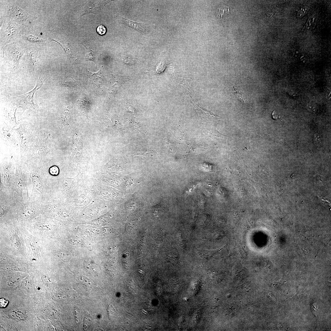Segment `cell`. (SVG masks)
I'll list each match as a JSON object with an SVG mask.
<instances>
[{"label":"cell","instance_id":"1","mask_svg":"<svg viewBox=\"0 0 331 331\" xmlns=\"http://www.w3.org/2000/svg\"><path fill=\"white\" fill-rule=\"evenodd\" d=\"M117 18L119 23L126 25L143 35L149 34L154 31L155 29V26L152 24L138 23L123 17H117Z\"/></svg>","mask_w":331,"mask_h":331},{"label":"cell","instance_id":"2","mask_svg":"<svg viewBox=\"0 0 331 331\" xmlns=\"http://www.w3.org/2000/svg\"><path fill=\"white\" fill-rule=\"evenodd\" d=\"M44 80L42 78H39L35 88L30 92L14 98L18 103L21 104L34 105V96L35 92L43 85Z\"/></svg>","mask_w":331,"mask_h":331},{"label":"cell","instance_id":"3","mask_svg":"<svg viewBox=\"0 0 331 331\" xmlns=\"http://www.w3.org/2000/svg\"><path fill=\"white\" fill-rule=\"evenodd\" d=\"M110 1H91L85 5L82 16L86 14H97Z\"/></svg>","mask_w":331,"mask_h":331},{"label":"cell","instance_id":"4","mask_svg":"<svg viewBox=\"0 0 331 331\" xmlns=\"http://www.w3.org/2000/svg\"><path fill=\"white\" fill-rule=\"evenodd\" d=\"M13 9L12 12L13 17L19 20L24 21L31 17L30 15L17 6L14 7Z\"/></svg>","mask_w":331,"mask_h":331},{"label":"cell","instance_id":"5","mask_svg":"<svg viewBox=\"0 0 331 331\" xmlns=\"http://www.w3.org/2000/svg\"><path fill=\"white\" fill-rule=\"evenodd\" d=\"M230 12L229 7L224 6L218 9L216 12V14L218 17L222 18L223 16L228 15Z\"/></svg>","mask_w":331,"mask_h":331},{"label":"cell","instance_id":"6","mask_svg":"<svg viewBox=\"0 0 331 331\" xmlns=\"http://www.w3.org/2000/svg\"><path fill=\"white\" fill-rule=\"evenodd\" d=\"M96 53L95 51L87 49L85 59L87 61H93L96 63Z\"/></svg>","mask_w":331,"mask_h":331},{"label":"cell","instance_id":"7","mask_svg":"<svg viewBox=\"0 0 331 331\" xmlns=\"http://www.w3.org/2000/svg\"><path fill=\"white\" fill-rule=\"evenodd\" d=\"M32 178L33 186L39 191H41L42 186L40 179L36 176H33Z\"/></svg>","mask_w":331,"mask_h":331},{"label":"cell","instance_id":"8","mask_svg":"<svg viewBox=\"0 0 331 331\" xmlns=\"http://www.w3.org/2000/svg\"><path fill=\"white\" fill-rule=\"evenodd\" d=\"M234 90L233 93L235 94L237 97L239 99L242 103H244L246 101V100L244 97V95L239 91H237V89L234 87Z\"/></svg>","mask_w":331,"mask_h":331},{"label":"cell","instance_id":"9","mask_svg":"<svg viewBox=\"0 0 331 331\" xmlns=\"http://www.w3.org/2000/svg\"><path fill=\"white\" fill-rule=\"evenodd\" d=\"M96 31L100 35H104L106 33V28L103 25H101L98 26Z\"/></svg>","mask_w":331,"mask_h":331},{"label":"cell","instance_id":"10","mask_svg":"<svg viewBox=\"0 0 331 331\" xmlns=\"http://www.w3.org/2000/svg\"><path fill=\"white\" fill-rule=\"evenodd\" d=\"M8 301L6 299L1 298L0 299V307L2 308L6 307L8 305Z\"/></svg>","mask_w":331,"mask_h":331},{"label":"cell","instance_id":"11","mask_svg":"<svg viewBox=\"0 0 331 331\" xmlns=\"http://www.w3.org/2000/svg\"><path fill=\"white\" fill-rule=\"evenodd\" d=\"M55 171H58V168L57 167H53L51 168L50 170V173L52 175H57L58 174L56 173Z\"/></svg>","mask_w":331,"mask_h":331},{"label":"cell","instance_id":"12","mask_svg":"<svg viewBox=\"0 0 331 331\" xmlns=\"http://www.w3.org/2000/svg\"><path fill=\"white\" fill-rule=\"evenodd\" d=\"M272 115L273 119H278L279 115L278 112L275 110H274L272 113Z\"/></svg>","mask_w":331,"mask_h":331}]
</instances>
